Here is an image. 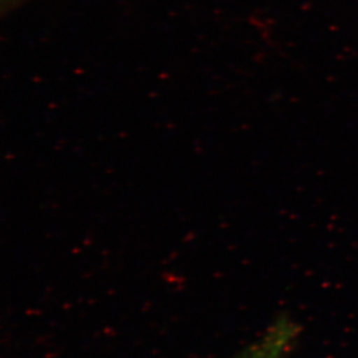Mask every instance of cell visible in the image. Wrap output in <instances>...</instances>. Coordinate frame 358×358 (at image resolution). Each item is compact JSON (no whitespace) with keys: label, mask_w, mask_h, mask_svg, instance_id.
I'll return each mask as SVG.
<instances>
[{"label":"cell","mask_w":358,"mask_h":358,"mask_svg":"<svg viewBox=\"0 0 358 358\" xmlns=\"http://www.w3.org/2000/svg\"><path fill=\"white\" fill-rule=\"evenodd\" d=\"M282 356H283V343L278 341L275 343L271 342L267 345H261L243 358H282Z\"/></svg>","instance_id":"obj_1"}]
</instances>
